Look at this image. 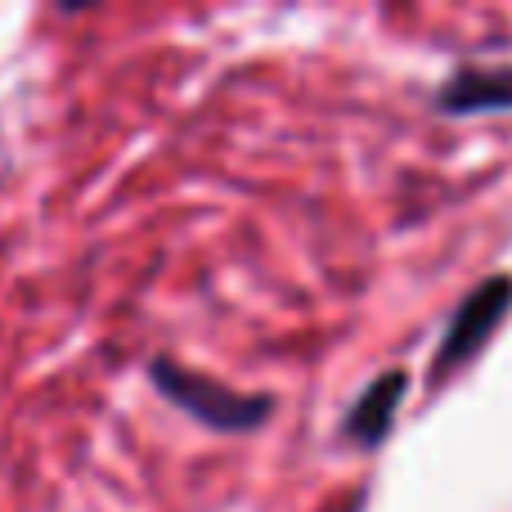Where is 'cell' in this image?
<instances>
[{"instance_id":"obj_4","label":"cell","mask_w":512,"mask_h":512,"mask_svg":"<svg viewBox=\"0 0 512 512\" xmlns=\"http://www.w3.org/2000/svg\"><path fill=\"white\" fill-rule=\"evenodd\" d=\"M436 108L450 117L512 108V68H459L436 90Z\"/></svg>"},{"instance_id":"obj_2","label":"cell","mask_w":512,"mask_h":512,"mask_svg":"<svg viewBox=\"0 0 512 512\" xmlns=\"http://www.w3.org/2000/svg\"><path fill=\"white\" fill-rule=\"evenodd\" d=\"M508 310H512V279L508 274H490L486 283H477V288L459 301V310L450 315V324H445V337L432 355V382L459 373L463 364H468L472 355L499 333V324H504Z\"/></svg>"},{"instance_id":"obj_1","label":"cell","mask_w":512,"mask_h":512,"mask_svg":"<svg viewBox=\"0 0 512 512\" xmlns=\"http://www.w3.org/2000/svg\"><path fill=\"white\" fill-rule=\"evenodd\" d=\"M149 382L176 409H185L194 423L212 427V432H256L261 423L274 418V396H265V391H234L225 382L180 364L176 355H153Z\"/></svg>"},{"instance_id":"obj_3","label":"cell","mask_w":512,"mask_h":512,"mask_svg":"<svg viewBox=\"0 0 512 512\" xmlns=\"http://www.w3.org/2000/svg\"><path fill=\"white\" fill-rule=\"evenodd\" d=\"M405 387H409L405 369L378 373V378H373L369 387L355 396V405L346 409V418H342V436H346V441L360 445V450H373V445L387 441L391 423H396V409H400V400H405Z\"/></svg>"}]
</instances>
